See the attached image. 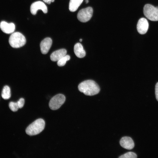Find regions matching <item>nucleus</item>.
I'll return each mask as SVG.
<instances>
[{
  "mask_svg": "<svg viewBox=\"0 0 158 158\" xmlns=\"http://www.w3.org/2000/svg\"><path fill=\"white\" fill-rule=\"evenodd\" d=\"M78 89L85 95L90 96L97 94L100 90L98 85L92 80H87L81 83L78 86Z\"/></svg>",
  "mask_w": 158,
  "mask_h": 158,
  "instance_id": "1",
  "label": "nucleus"
},
{
  "mask_svg": "<svg viewBox=\"0 0 158 158\" xmlns=\"http://www.w3.org/2000/svg\"><path fill=\"white\" fill-rule=\"evenodd\" d=\"M45 126L44 121L42 118L38 119L30 124L26 128V133L29 135H37L44 129Z\"/></svg>",
  "mask_w": 158,
  "mask_h": 158,
  "instance_id": "2",
  "label": "nucleus"
},
{
  "mask_svg": "<svg viewBox=\"0 0 158 158\" xmlns=\"http://www.w3.org/2000/svg\"><path fill=\"white\" fill-rule=\"evenodd\" d=\"M25 37L21 33L16 32L10 35L9 43L11 46L14 48H18L23 46L26 43Z\"/></svg>",
  "mask_w": 158,
  "mask_h": 158,
  "instance_id": "3",
  "label": "nucleus"
},
{
  "mask_svg": "<svg viewBox=\"0 0 158 158\" xmlns=\"http://www.w3.org/2000/svg\"><path fill=\"white\" fill-rule=\"evenodd\" d=\"M145 16L152 21H158V6L155 7L149 4L145 5L143 8Z\"/></svg>",
  "mask_w": 158,
  "mask_h": 158,
  "instance_id": "4",
  "label": "nucleus"
},
{
  "mask_svg": "<svg viewBox=\"0 0 158 158\" xmlns=\"http://www.w3.org/2000/svg\"><path fill=\"white\" fill-rule=\"evenodd\" d=\"M65 99V97L63 95L57 94L50 99L49 103V107L53 110L57 109L64 103Z\"/></svg>",
  "mask_w": 158,
  "mask_h": 158,
  "instance_id": "5",
  "label": "nucleus"
},
{
  "mask_svg": "<svg viewBox=\"0 0 158 158\" xmlns=\"http://www.w3.org/2000/svg\"><path fill=\"white\" fill-rule=\"evenodd\" d=\"M93 12V9L90 7L82 9L78 12L77 16V18L81 22H86L91 19Z\"/></svg>",
  "mask_w": 158,
  "mask_h": 158,
  "instance_id": "6",
  "label": "nucleus"
},
{
  "mask_svg": "<svg viewBox=\"0 0 158 158\" xmlns=\"http://www.w3.org/2000/svg\"><path fill=\"white\" fill-rule=\"evenodd\" d=\"M38 10H41L44 13L47 12V8L46 5L42 2L40 1H36L33 3L30 8L31 13L33 15H35Z\"/></svg>",
  "mask_w": 158,
  "mask_h": 158,
  "instance_id": "7",
  "label": "nucleus"
},
{
  "mask_svg": "<svg viewBox=\"0 0 158 158\" xmlns=\"http://www.w3.org/2000/svg\"><path fill=\"white\" fill-rule=\"evenodd\" d=\"M149 28V23L147 20L145 18H140L138 21L137 25L138 32L140 34L146 33Z\"/></svg>",
  "mask_w": 158,
  "mask_h": 158,
  "instance_id": "8",
  "label": "nucleus"
},
{
  "mask_svg": "<svg viewBox=\"0 0 158 158\" xmlns=\"http://www.w3.org/2000/svg\"><path fill=\"white\" fill-rule=\"evenodd\" d=\"M52 44V40L49 37H47L43 40L40 44V50L43 54H47L49 51Z\"/></svg>",
  "mask_w": 158,
  "mask_h": 158,
  "instance_id": "9",
  "label": "nucleus"
},
{
  "mask_svg": "<svg viewBox=\"0 0 158 158\" xmlns=\"http://www.w3.org/2000/svg\"><path fill=\"white\" fill-rule=\"evenodd\" d=\"M0 28L4 32L9 34L14 32L15 26L13 23H8L5 21H2L0 23Z\"/></svg>",
  "mask_w": 158,
  "mask_h": 158,
  "instance_id": "10",
  "label": "nucleus"
},
{
  "mask_svg": "<svg viewBox=\"0 0 158 158\" xmlns=\"http://www.w3.org/2000/svg\"><path fill=\"white\" fill-rule=\"evenodd\" d=\"M120 145L123 148L128 149H132L134 146V143L132 139L130 137H122L120 141Z\"/></svg>",
  "mask_w": 158,
  "mask_h": 158,
  "instance_id": "11",
  "label": "nucleus"
},
{
  "mask_svg": "<svg viewBox=\"0 0 158 158\" xmlns=\"http://www.w3.org/2000/svg\"><path fill=\"white\" fill-rule=\"evenodd\" d=\"M66 53L67 51L66 49H59L53 52L51 54L50 58L52 61H58L66 55Z\"/></svg>",
  "mask_w": 158,
  "mask_h": 158,
  "instance_id": "12",
  "label": "nucleus"
},
{
  "mask_svg": "<svg viewBox=\"0 0 158 158\" xmlns=\"http://www.w3.org/2000/svg\"><path fill=\"white\" fill-rule=\"evenodd\" d=\"M74 51L75 55L78 57L82 58L85 55L86 53L82 45L80 43H76L74 45Z\"/></svg>",
  "mask_w": 158,
  "mask_h": 158,
  "instance_id": "13",
  "label": "nucleus"
},
{
  "mask_svg": "<svg viewBox=\"0 0 158 158\" xmlns=\"http://www.w3.org/2000/svg\"><path fill=\"white\" fill-rule=\"evenodd\" d=\"M83 0H70L69 9L71 12H74L76 11Z\"/></svg>",
  "mask_w": 158,
  "mask_h": 158,
  "instance_id": "14",
  "label": "nucleus"
},
{
  "mask_svg": "<svg viewBox=\"0 0 158 158\" xmlns=\"http://www.w3.org/2000/svg\"><path fill=\"white\" fill-rule=\"evenodd\" d=\"M1 96L5 99H8L11 96V90L10 87L7 86H5L2 90Z\"/></svg>",
  "mask_w": 158,
  "mask_h": 158,
  "instance_id": "15",
  "label": "nucleus"
},
{
  "mask_svg": "<svg viewBox=\"0 0 158 158\" xmlns=\"http://www.w3.org/2000/svg\"><path fill=\"white\" fill-rule=\"evenodd\" d=\"M70 59V56L66 55L57 61V64L59 66H64L66 64L67 61L69 60Z\"/></svg>",
  "mask_w": 158,
  "mask_h": 158,
  "instance_id": "16",
  "label": "nucleus"
},
{
  "mask_svg": "<svg viewBox=\"0 0 158 158\" xmlns=\"http://www.w3.org/2000/svg\"><path fill=\"white\" fill-rule=\"evenodd\" d=\"M137 157L135 153L132 152H128L119 157L120 158H136Z\"/></svg>",
  "mask_w": 158,
  "mask_h": 158,
  "instance_id": "17",
  "label": "nucleus"
},
{
  "mask_svg": "<svg viewBox=\"0 0 158 158\" xmlns=\"http://www.w3.org/2000/svg\"><path fill=\"white\" fill-rule=\"evenodd\" d=\"M9 106L10 109L12 111H17L19 108L17 102H10L9 104Z\"/></svg>",
  "mask_w": 158,
  "mask_h": 158,
  "instance_id": "18",
  "label": "nucleus"
},
{
  "mask_svg": "<svg viewBox=\"0 0 158 158\" xmlns=\"http://www.w3.org/2000/svg\"><path fill=\"white\" fill-rule=\"evenodd\" d=\"M19 108H22L24 104L25 100L22 98H20L19 100L17 102Z\"/></svg>",
  "mask_w": 158,
  "mask_h": 158,
  "instance_id": "19",
  "label": "nucleus"
},
{
  "mask_svg": "<svg viewBox=\"0 0 158 158\" xmlns=\"http://www.w3.org/2000/svg\"><path fill=\"white\" fill-rule=\"evenodd\" d=\"M155 94L156 99L158 101V82L156 83L155 85Z\"/></svg>",
  "mask_w": 158,
  "mask_h": 158,
  "instance_id": "20",
  "label": "nucleus"
},
{
  "mask_svg": "<svg viewBox=\"0 0 158 158\" xmlns=\"http://www.w3.org/2000/svg\"><path fill=\"white\" fill-rule=\"evenodd\" d=\"M45 2L48 4H50L51 2H54V0H43Z\"/></svg>",
  "mask_w": 158,
  "mask_h": 158,
  "instance_id": "21",
  "label": "nucleus"
},
{
  "mask_svg": "<svg viewBox=\"0 0 158 158\" xmlns=\"http://www.w3.org/2000/svg\"><path fill=\"white\" fill-rule=\"evenodd\" d=\"M85 2L86 3H87L89 2V0H85Z\"/></svg>",
  "mask_w": 158,
  "mask_h": 158,
  "instance_id": "22",
  "label": "nucleus"
},
{
  "mask_svg": "<svg viewBox=\"0 0 158 158\" xmlns=\"http://www.w3.org/2000/svg\"><path fill=\"white\" fill-rule=\"evenodd\" d=\"M82 39H80L79 40L80 41V42H82Z\"/></svg>",
  "mask_w": 158,
  "mask_h": 158,
  "instance_id": "23",
  "label": "nucleus"
}]
</instances>
